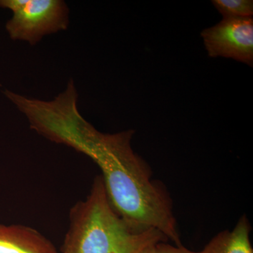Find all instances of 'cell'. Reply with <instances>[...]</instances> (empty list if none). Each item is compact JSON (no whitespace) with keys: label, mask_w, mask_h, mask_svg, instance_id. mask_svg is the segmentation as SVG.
<instances>
[{"label":"cell","mask_w":253,"mask_h":253,"mask_svg":"<svg viewBox=\"0 0 253 253\" xmlns=\"http://www.w3.org/2000/svg\"><path fill=\"white\" fill-rule=\"evenodd\" d=\"M208 56L253 64V18H223L201 33Z\"/></svg>","instance_id":"obj_4"},{"label":"cell","mask_w":253,"mask_h":253,"mask_svg":"<svg viewBox=\"0 0 253 253\" xmlns=\"http://www.w3.org/2000/svg\"><path fill=\"white\" fill-rule=\"evenodd\" d=\"M69 220L62 253H139L168 240L156 229L126 224L111 206L101 176L95 178L87 197L73 206Z\"/></svg>","instance_id":"obj_2"},{"label":"cell","mask_w":253,"mask_h":253,"mask_svg":"<svg viewBox=\"0 0 253 253\" xmlns=\"http://www.w3.org/2000/svg\"><path fill=\"white\" fill-rule=\"evenodd\" d=\"M78 95L60 94L49 105L43 123V136L86 155L102 172L111 206L126 224L139 230L154 229L181 246L172 201L151 180L148 165L133 151L134 131L109 134L98 131L82 116Z\"/></svg>","instance_id":"obj_1"},{"label":"cell","mask_w":253,"mask_h":253,"mask_svg":"<svg viewBox=\"0 0 253 253\" xmlns=\"http://www.w3.org/2000/svg\"><path fill=\"white\" fill-rule=\"evenodd\" d=\"M0 253H59L54 244L29 226L0 224Z\"/></svg>","instance_id":"obj_5"},{"label":"cell","mask_w":253,"mask_h":253,"mask_svg":"<svg viewBox=\"0 0 253 253\" xmlns=\"http://www.w3.org/2000/svg\"><path fill=\"white\" fill-rule=\"evenodd\" d=\"M214 7L224 18H252V0H212Z\"/></svg>","instance_id":"obj_7"},{"label":"cell","mask_w":253,"mask_h":253,"mask_svg":"<svg viewBox=\"0 0 253 253\" xmlns=\"http://www.w3.org/2000/svg\"><path fill=\"white\" fill-rule=\"evenodd\" d=\"M250 232L249 221L244 215L233 230L219 233L202 251L196 253H253Z\"/></svg>","instance_id":"obj_6"},{"label":"cell","mask_w":253,"mask_h":253,"mask_svg":"<svg viewBox=\"0 0 253 253\" xmlns=\"http://www.w3.org/2000/svg\"><path fill=\"white\" fill-rule=\"evenodd\" d=\"M156 244H154L147 246L145 249L141 250L139 253H156Z\"/></svg>","instance_id":"obj_9"},{"label":"cell","mask_w":253,"mask_h":253,"mask_svg":"<svg viewBox=\"0 0 253 253\" xmlns=\"http://www.w3.org/2000/svg\"><path fill=\"white\" fill-rule=\"evenodd\" d=\"M156 253H196L183 246H173L166 242L158 243L156 246Z\"/></svg>","instance_id":"obj_8"},{"label":"cell","mask_w":253,"mask_h":253,"mask_svg":"<svg viewBox=\"0 0 253 253\" xmlns=\"http://www.w3.org/2000/svg\"><path fill=\"white\" fill-rule=\"evenodd\" d=\"M0 9L12 13L5 24L10 39L31 45L69 27L70 9L63 0H0Z\"/></svg>","instance_id":"obj_3"}]
</instances>
